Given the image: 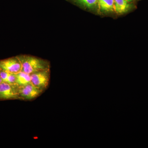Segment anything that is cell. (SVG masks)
I'll return each mask as SVG.
<instances>
[{
	"label": "cell",
	"instance_id": "1",
	"mask_svg": "<svg viewBox=\"0 0 148 148\" xmlns=\"http://www.w3.org/2000/svg\"><path fill=\"white\" fill-rule=\"evenodd\" d=\"M18 57L22 65L21 71L31 75L36 72L50 69V64L46 60L31 56H20Z\"/></svg>",
	"mask_w": 148,
	"mask_h": 148
},
{
	"label": "cell",
	"instance_id": "2",
	"mask_svg": "<svg viewBox=\"0 0 148 148\" xmlns=\"http://www.w3.org/2000/svg\"><path fill=\"white\" fill-rule=\"evenodd\" d=\"M18 100L31 101L41 95L42 91L35 87L32 83L17 87Z\"/></svg>",
	"mask_w": 148,
	"mask_h": 148
},
{
	"label": "cell",
	"instance_id": "3",
	"mask_svg": "<svg viewBox=\"0 0 148 148\" xmlns=\"http://www.w3.org/2000/svg\"><path fill=\"white\" fill-rule=\"evenodd\" d=\"M31 77L33 85L44 92L48 87L50 82V69L31 74Z\"/></svg>",
	"mask_w": 148,
	"mask_h": 148
},
{
	"label": "cell",
	"instance_id": "4",
	"mask_svg": "<svg viewBox=\"0 0 148 148\" xmlns=\"http://www.w3.org/2000/svg\"><path fill=\"white\" fill-rule=\"evenodd\" d=\"M0 69L10 73L16 74L22 70V65L18 56L0 60Z\"/></svg>",
	"mask_w": 148,
	"mask_h": 148
},
{
	"label": "cell",
	"instance_id": "5",
	"mask_svg": "<svg viewBox=\"0 0 148 148\" xmlns=\"http://www.w3.org/2000/svg\"><path fill=\"white\" fill-rule=\"evenodd\" d=\"M17 85H12L5 82L0 84V100H18Z\"/></svg>",
	"mask_w": 148,
	"mask_h": 148
},
{
	"label": "cell",
	"instance_id": "6",
	"mask_svg": "<svg viewBox=\"0 0 148 148\" xmlns=\"http://www.w3.org/2000/svg\"><path fill=\"white\" fill-rule=\"evenodd\" d=\"M114 11L117 13L122 14L127 12L131 8L130 2L127 0H114Z\"/></svg>",
	"mask_w": 148,
	"mask_h": 148
},
{
	"label": "cell",
	"instance_id": "7",
	"mask_svg": "<svg viewBox=\"0 0 148 148\" xmlns=\"http://www.w3.org/2000/svg\"><path fill=\"white\" fill-rule=\"evenodd\" d=\"M98 4L102 12H107L114 11V0H98Z\"/></svg>",
	"mask_w": 148,
	"mask_h": 148
},
{
	"label": "cell",
	"instance_id": "8",
	"mask_svg": "<svg viewBox=\"0 0 148 148\" xmlns=\"http://www.w3.org/2000/svg\"><path fill=\"white\" fill-rule=\"evenodd\" d=\"M16 84L22 86L31 82V75L22 71L16 74Z\"/></svg>",
	"mask_w": 148,
	"mask_h": 148
},
{
	"label": "cell",
	"instance_id": "9",
	"mask_svg": "<svg viewBox=\"0 0 148 148\" xmlns=\"http://www.w3.org/2000/svg\"><path fill=\"white\" fill-rule=\"evenodd\" d=\"M85 6L88 8H92L98 4V0H79Z\"/></svg>",
	"mask_w": 148,
	"mask_h": 148
},
{
	"label": "cell",
	"instance_id": "10",
	"mask_svg": "<svg viewBox=\"0 0 148 148\" xmlns=\"http://www.w3.org/2000/svg\"><path fill=\"white\" fill-rule=\"evenodd\" d=\"M2 82H3V80L2 79L1 77V75H0V84Z\"/></svg>",
	"mask_w": 148,
	"mask_h": 148
},
{
	"label": "cell",
	"instance_id": "11",
	"mask_svg": "<svg viewBox=\"0 0 148 148\" xmlns=\"http://www.w3.org/2000/svg\"><path fill=\"white\" fill-rule=\"evenodd\" d=\"M127 1H128L130 3L131 2L133 1L134 0H127Z\"/></svg>",
	"mask_w": 148,
	"mask_h": 148
}]
</instances>
